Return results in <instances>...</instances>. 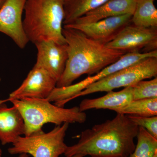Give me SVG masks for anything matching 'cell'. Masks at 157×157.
Returning a JSON list of instances; mask_svg holds the SVG:
<instances>
[{
	"instance_id": "4",
	"label": "cell",
	"mask_w": 157,
	"mask_h": 157,
	"mask_svg": "<svg viewBox=\"0 0 157 157\" xmlns=\"http://www.w3.org/2000/svg\"><path fill=\"white\" fill-rule=\"evenodd\" d=\"M22 115L25 126L24 135L29 136L42 130L47 123L56 126L64 123H84L86 113L78 107L65 108L52 104L46 99L22 98L9 101Z\"/></svg>"
},
{
	"instance_id": "6",
	"label": "cell",
	"mask_w": 157,
	"mask_h": 157,
	"mask_svg": "<svg viewBox=\"0 0 157 157\" xmlns=\"http://www.w3.org/2000/svg\"><path fill=\"white\" fill-rule=\"evenodd\" d=\"M157 57H149L90 85L71 99L100 92L132 86L144 79L157 77Z\"/></svg>"
},
{
	"instance_id": "15",
	"label": "cell",
	"mask_w": 157,
	"mask_h": 157,
	"mask_svg": "<svg viewBox=\"0 0 157 157\" xmlns=\"http://www.w3.org/2000/svg\"><path fill=\"white\" fill-rule=\"evenodd\" d=\"M134 100L132 86L125 87L118 92H108L103 97L94 99H85L79 104L82 112L91 109H109L116 111Z\"/></svg>"
},
{
	"instance_id": "18",
	"label": "cell",
	"mask_w": 157,
	"mask_h": 157,
	"mask_svg": "<svg viewBox=\"0 0 157 157\" xmlns=\"http://www.w3.org/2000/svg\"><path fill=\"white\" fill-rule=\"evenodd\" d=\"M115 112L127 115L156 116L157 98L133 100L126 106L117 109Z\"/></svg>"
},
{
	"instance_id": "9",
	"label": "cell",
	"mask_w": 157,
	"mask_h": 157,
	"mask_svg": "<svg viewBox=\"0 0 157 157\" xmlns=\"http://www.w3.org/2000/svg\"><path fill=\"white\" fill-rule=\"evenodd\" d=\"M56 83L46 70L35 65L21 85L10 94L8 101L22 98L47 99Z\"/></svg>"
},
{
	"instance_id": "14",
	"label": "cell",
	"mask_w": 157,
	"mask_h": 157,
	"mask_svg": "<svg viewBox=\"0 0 157 157\" xmlns=\"http://www.w3.org/2000/svg\"><path fill=\"white\" fill-rule=\"evenodd\" d=\"M138 0H109L71 23L89 24L108 17L133 15ZM71 24V23H70Z\"/></svg>"
},
{
	"instance_id": "12",
	"label": "cell",
	"mask_w": 157,
	"mask_h": 157,
	"mask_svg": "<svg viewBox=\"0 0 157 157\" xmlns=\"http://www.w3.org/2000/svg\"><path fill=\"white\" fill-rule=\"evenodd\" d=\"M38 50L35 66L41 67L58 81L64 71L68 59L67 45L53 40L35 43Z\"/></svg>"
},
{
	"instance_id": "17",
	"label": "cell",
	"mask_w": 157,
	"mask_h": 157,
	"mask_svg": "<svg viewBox=\"0 0 157 157\" xmlns=\"http://www.w3.org/2000/svg\"><path fill=\"white\" fill-rule=\"evenodd\" d=\"M155 0H138L132 16V23L145 28H157V10Z\"/></svg>"
},
{
	"instance_id": "23",
	"label": "cell",
	"mask_w": 157,
	"mask_h": 157,
	"mask_svg": "<svg viewBox=\"0 0 157 157\" xmlns=\"http://www.w3.org/2000/svg\"><path fill=\"white\" fill-rule=\"evenodd\" d=\"M85 156L82 154H77L74 155L72 156L67 157H84Z\"/></svg>"
},
{
	"instance_id": "25",
	"label": "cell",
	"mask_w": 157,
	"mask_h": 157,
	"mask_svg": "<svg viewBox=\"0 0 157 157\" xmlns=\"http://www.w3.org/2000/svg\"><path fill=\"white\" fill-rule=\"evenodd\" d=\"M0 157H2V151L1 148H0Z\"/></svg>"
},
{
	"instance_id": "3",
	"label": "cell",
	"mask_w": 157,
	"mask_h": 157,
	"mask_svg": "<svg viewBox=\"0 0 157 157\" xmlns=\"http://www.w3.org/2000/svg\"><path fill=\"white\" fill-rule=\"evenodd\" d=\"M65 0H26L23 25L29 41L34 44L52 40L66 44L62 33Z\"/></svg>"
},
{
	"instance_id": "19",
	"label": "cell",
	"mask_w": 157,
	"mask_h": 157,
	"mask_svg": "<svg viewBox=\"0 0 157 157\" xmlns=\"http://www.w3.org/2000/svg\"><path fill=\"white\" fill-rule=\"evenodd\" d=\"M136 138L135 150L128 157H157L156 138L141 127H139Z\"/></svg>"
},
{
	"instance_id": "5",
	"label": "cell",
	"mask_w": 157,
	"mask_h": 157,
	"mask_svg": "<svg viewBox=\"0 0 157 157\" xmlns=\"http://www.w3.org/2000/svg\"><path fill=\"white\" fill-rule=\"evenodd\" d=\"M69 124L56 126L48 133L42 131L28 136H20L8 149L11 155H30L33 157H59L64 154L67 145L65 137Z\"/></svg>"
},
{
	"instance_id": "7",
	"label": "cell",
	"mask_w": 157,
	"mask_h": 157,
	"mask_svg": "<svg viewBox=\"0 0 157 157\" xmlns=\"http://www.w3.org/2000/svg\"><path fill=\"white\" fill-rule=\"evenodd\" d=\"M149 57H157V51L125 53L117 61L104 68L94 76H89L78 83L66 87H56L46 99L49 102H54L55 104L59 107H63L65 104L71 101L74 96L90 85Z\"/></svg>"
},
{
	"instance_id": "2",
	"label": "cell",
	"mask_w": 157,
	"mask_h": 157,
	"mask_svg": "<svg viewBox=\"0 0 157 157\" xmlns=\"http://www.w3.org/2000/svg\"><path fill=\"white\" fill-rule=\"evenodd\" d=\"M62 33L67 45L68 59L57 87L69 86L82 75L97 74L125 54L108 48L75 29L64 27Z\"/></svg>"
},
{
	"instance_id": "11",
	"label": "cell",
	"mask_w": 157,
	"mask_h": 157,
	"mask_svg": "<svg viewBox=\"0 0 157 157\" xmlns=\"http://www.w3.org/2000/svg\"><path fill=\"white\" fill-rule=\"evenodd\" d=\"M26 1L6 0L0 9V32L10 37L21 49L29 42L22 21Z\"/></svg>"
},
{
	"instance_id": "24",
	"label": "cell",
	"mask_w": 157,
	"mask_h": 157,
	"mask_svg": "<svg viewBox=\"0 0 157 157\" xmlns=\"http://www.w3.org/2000/svg\"><path fill=\"white\" fill-rule=\"evenodd\" d=\"M18 157H29V155L26 154H21L19 155Z\"/></svg>"
},
{
	"instance_id": "22",
	"label": "cell",
	"mask_w": 157,
	"mask_h": 157,
	"mask_svg": "<svg viewBox=\"0 0 157 157\" xmlns=\"http://www.w3.org/2000/svg\"><path fill=\"white\" fill-rule=\"evenodd\" d=\"M6 0H0V9L2 7L3 5L6 2Z\"/></svg>"
},
{
	"instance_id": "20",
	"label": "cell",
	"mask_w": 157,
	"mask_h": 157,
	"mask_svg": "<svg viewBox=\"0 0 157 157\" xmlns=\"http://www.w3.org/2000/svg\"><path fill=\"white\" fill-rule=\"evenodd\" d=\"M142 80L132 86L134 100L157 98V77Z\"/></svg>"
},
{
	"instance_id": "21",
	"label": "cell",
	"mask_w": 157,
	"mask_h": 157,
	"mask_svg": "<svg viewBox=\"0 0 157 157\" xmlns=\"http://www.w3.org/2000/svg\"><path fill=\"white\" fill-rule=\"evenodd\" d=\"M127 116L134 123L145 129L152 136L157 139V116L140 117L128 115Z\"/></svg>"
},
{
	"instance_id": "8",
	"label": "cell",
	"mask_w": 157,
	"mask_h": 157,
	"mask_svg": "<svg viewBox=\"0 0 157 157\" xmlns=\"http://www.w3.org/2000/svg\"><path fill=\"white\" fill-rule=\"evenodd\" d=\"M108 48L125 53L148 52L157 50V28H145L129 24L112 41L106 45Z\"/></svg>"
},
{
	"instance_id": "13",
	"label": "cell",
	"mask_w": 157,
	"mask_h": 157,
	"mask_svg": "<svg viewBox=\"0 0 157 157\" xmlns=\"http://www.w3.org/2000/svg\"><path fill=\"white\" fill-rule=\"evenodd\" d=\"M7 100H0V141L3 145L13 144L24 135L25 126L21 113L16 107H8Z\"/></svg>"
},
{
	"instance_id": "1",
	"label": "cell",
	"mask_w": 157,
	"mask_h": 157,
	"mask_svg": "<svg viewBox=\"0 0 157 157\" xmlns=\"http://www.w3.org/2000/svg\"><path fill=\"white\" fill-rule=\"evenodd\" d=\"M139 126L127 115L115 117L81 132L77 143L68 146L66 157L82 154L91 157H128L135 150Z\"/></svg>"
},
{
	"instance_id": "10",
	"label": "cell",
	"mask_w": 157,
	"mask_h": 157,
	"mask_svg": "<svg viewBox=\"0 0 157 157\" xmlns=\"http://www.w3.org/2000/svg\"><path fill=\"white\" fill-rule=\"evenodd\" d=\"M132 16L126 14L108 17L89 24L71 23L64 25V27L78 30L90 39L106 45L132 23Z\"/></svg>"
},
{
	"instance_id": "16",
	"label": "cell",
	"mask_w": 157,
	"mask_h": 157,
	"mask_svg": "<svg viewBox=\"0 0 157 157\" xmlns=\"http://www.w3.org/2000/svg\"><path fill=\"white\" fill-rule=\"evenodd\" d=\"M109 0H65L63 24H70L89 11L97 9Z\"/></svg>"
}]
</instances>
